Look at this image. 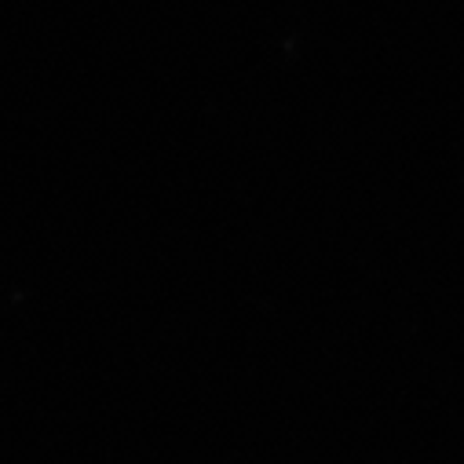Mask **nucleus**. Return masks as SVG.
I'll return each instance as SVG.
<instances>
[]
</instances>
